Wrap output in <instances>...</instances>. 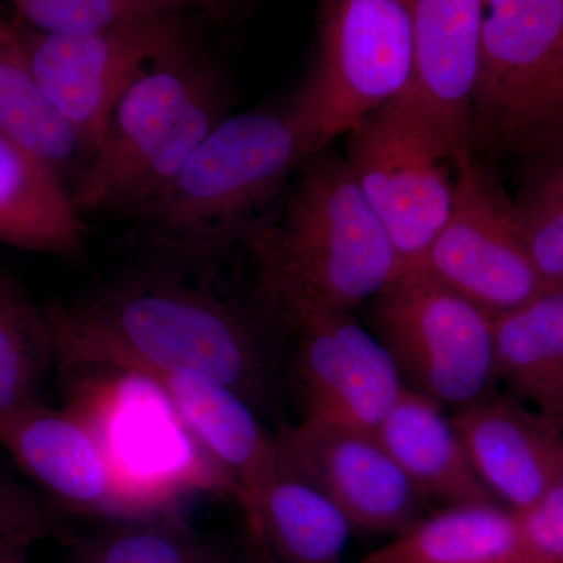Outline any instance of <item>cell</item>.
Here are the masks:
<instances>
[{"label": "cell", "instance_id": "1", "mask_svg": "<svg viewBox=\"0 0 563 563\" xmlns=\"http://www.w3.org/2000/svg\"><path fill=\"white\" fill-rule=\"evenodd\" d=\"M44 312L62 372L187 374L231 388L258 413L276 398V366L257 322L174 276L114 282Z\"/></svg>", "mask_w": 563, "mask_h": 563}, {"label": "cell", "instance_id": "2", "mask_svg": "<svg viewBox=\"0 0 563 563\" xmlns=\"http://www.w3.org/2000/svg\"><path fill=\"white\" fill-rule=\"evenodd\" d=\"M266 306L279 318L301 310L352 313L401 272L379 217L336 155L303 165L284 213L255 242Z\"/></svg>", "mask_w": 563, "mask_h": 563}, {"label": "cell", "instance_id": "3", "mask_svg": "<svg viewBox=\"0 0 563 563\" xmlns=\"http://www.w3.org/2000/svg\"><path fill=\"white\" fill-rule=\"evenodd\" d=\"M221 70L198 40L144 69L111 113L101 146L70 191L77 213H135L228 118Z\"/></svg>", "mask_w": 563, "mask_h": 563}, {"label": "cell", "instance_id": "4", "mask_svg": "<svg viewBox=\"0 0 563 563\" xmlns=\"http://www.w3.org/2000/svg\"><path fill=\"white\" fill-rule=\"evenodd\" d=\"M310 158L287 107L228 117L133 217L163 250L217 257Z\"/></svg>", "mask_w": 563, "mask_h": 563}, {"label": "cell", "instance_id": "5", "mask_svg": "<svg viewBox=\"0 0 563 563\" xmlns=\"http://www.w3.org/2000/svg\"><path fill=\"white\" fill-rule=\"evenodd\" d=\"M473 152L521 162L563 151V0H490Z\"/></svg>", "mask_w": 563, "mask_h": 563}, {"label": "cell", "instance_id": "6", "mask_svg": "<svg viewBox=\"0 0 563 563\" xmlns=\"http://www.w3.org/2000/svg\"><path fill=\"white\" fill-rule=\"evenodd\" d=\"M412 58L409 0L322 2L312 66L287 106L312 157L399 98Z\"/></svg>", "mask_w": 563, "mask_h": 563}, {"label": "cell", "instance_id": "7", "mask_svg": "<svg viewBox=\"0 0 563 563\" xmlns=\"http://www.w3.org/2000/svg\"><path fill=\"white\" fill-rule=\"evenodd\" d=\"M111 374L73 387L68 407L98 435L114 477L146 520L173 517L192 492L236 499L235 485L203 453L151 379Z\"/></svg>", "mask_w": 563, "mask_h": 563}, {"label": "cell", "instance_id": "8", "mask_svg": "<svg viewBox=\"0 0 563 563\" xmlns=\"http://www.w3.org/2000/svg\"><path fill=\"white\" fill-rule=\"evenodd\" d=\"M368 329L410 390L465 409L498 384L493 318L420 268L404 269L368 303Z\"/></svg>", "mask_w": 563, "mask_h": 563}, {"label": "cell", "instance_id": "9", "mask_svg": "<svg viewBox=\"0 0 563 563\" xmlns=\"http://www.w3.org/2000/svg\"><path fill=\"white\" fill-rule=\"evenodd\" d=\"M346 136L343 158L390 235L401 272L417 268L453 210L457 165L398 99Z\"/></svg>", "mask_w": 563, "mask_h": 563}, {"label": "cell", "instance_id": "10", "mask_svg": "<svg viewBox=\"0 0 563 563\" xmlns=\"http://www.w3.org/2000/svg\"><path fill=\"white\" fill-rule=\"evenodd\" d=\"M417 268L492 318L550 291L526 250L512 196L476 155L459 163L453 210Z\"/></svg>", "mask_w": 563, "mask_h": 563}, {"label": "cell", "instance_id": "11", "mask_svg": "<svg viewBox=\"0 0 563 563\" xmlns=\"http://www.w3.org/2000/svg\"><path fill=\"white\" fill-rule=\"evenodd\" d=\"M188 20V14L154 18L77 36L46 35L11 21L41 88L79 133L91 158L133 81L152 63L196 38Z\"/></svg>", "mask_w": 563, "mask_h": 563}, {"label": "cell", "instance_id": "12", "mask_svg": "<svg viewBox=\"0 0 563 563\" xmlns=\"http://www.w3.org/2000/svg\"><path fill=\"white\" fill-rule=\"evenodd\" d=\"M280 320L295 335L301 421L376 433L407 388L379 339L347 312L301 310Z\"/></svg>", "mask_w": 563, "mask_h": 563}, {"label": "cell", "instance_id": "13", "mask_svg": "<svg viewBox=\"0 0 563 563\" xmlns=\"http://www.w3.org/2000/svg\"><path fill=\"white\" fill-rule=\"evenodd\" d=\"M282 473L313 485L366 532H401L421 518L424 498L376 433L299 421L276 435Z\"/></svg>", "mask_w": 563, "mask_h": 563}, {"label": "cell", "instance_id": "14", "mask_svg": "<svg viewBox=\"0 0 563 563\" xmlns=\"http://www.w3.org/2000/svg\"><path fill=\"white\" fill-rule=\"evenodd\" d=\"M413 58L399 102L439 139L455 165L472 157L473 107L487 2L409 0Z\"/></svg>", "mask_w": 563, "mask_h": 563}, {"label": "cell", "instance_id": "15", "mask_svg": "<svg viewBox=\"0 0 563 563\" xmlns=\"http://www.w3.org/2000/svg\"><path fill=\"white\" fill-rule=\"evenodd\" d=\"M0 446L52 506L113 521L146 520L114 477L91 426L70 407L40 401L0 418Z\"/></svg>", "mask_w": 563, "mask_h": 563}, {"label": "cell", "instance_id": "16", "mask_svg": "<svg viewBox=\"0 0 563 563\" xmlns=\"http://www.w3.org/2000/svg\"><path fill=\"white\" fill-rule=\"evenodd\" d=\"M157 385L187 431L235 485L255 537L266 493L280 474L276 439L261 413L231 388L187 374H143Z\"/></svg>", "mask_w": 563, "mask_h": 563}, {"label": "cell", "instance_id": "17", "mask_svg": "<svg viewBox=\"0 0 563 563\" xmlns=\"http://www.w3.org/2000/svg\"><path fill=\"white\" fill-rule=\"evenodd\" d=\"M453 421L481 483L512 512L563 479V432L523 404L490 396L457 410Z\"/></svg>", "mask_w": 563, "mask_h": 563}, {"label": "cell", "instance_id": "18", "mask_svg": "<svg viewBox=\"0 0 563 563\" xmlns=\"http://www.w3.org/2000/svg\"><path fill=\"white\" fill-rule=\"evenodd\" d=\"M376 437L422 498L443 507L498 503L481 483L453 417L428 396L406 388Z\"/></svg>", "mask_w": 563, "mask_h": 563}, {"label": "cell", "instance_id": "19", "mask_svg": "<svg viewBox=\"0 0 563 563\" xmlns=\"http://www.w3.org/2000/svg\"><path fill=\"white\" fill-rule=\"evenodd\" d=\"M352 563H537L517 515L498 503L459 504L418 518Z\"/></svg>", "mask_w": 563, "mask_h": 563}, {"label": "cell", "instance_id": "20", "mask_svg": "<svg viewBox=\"0 0 563 563\" xmlns=\"http://www.w3.org/2000/svg\"><path fill=\"white\" fill-rule=\"evenodd\" d=\"M60 173L0 135V243L77 258L84 228Z\"/></svg>", "mask_w": 563, "mask_h": 563}, {"label": "cell", "instance_id": "21", "mask_svg": "<svg viewBox=\"0 0 563 563\" xmlns=\"http://www.w3.org/2000/svg\"><path fill=\"white\" fill-rule=\"evenodd\" d=\"M493 342L498 383L563 432V291L493 318Z\"/></svg>", "mask_w": 563, "mask_h": 563}, {"label": "cell", "instance_id": "22", "mask_svg": "<svg viewBox=\"0 0 563 563\" xmlns=\"http://www.w3.org/2000/svg\"><path fill=\"white\" fill-rule=\"evenodd\" d=\"M0 135L55 172L87 155L79 133L33 74L20 32L0 14Z\"/></svg>", "mask_w": 563, "mask_h": 563}, {"label": "cell", "instance_id": "23", "mask_svg": "<svg viewBox=\"0 0 563 563\" xmlns=\"http://www.w3.org/2000/svg\"><path fill=\"white\" fill-rule=\"evenodd\" d=\"M352 531L324 493L280 472L263 499L255 539L282 563H344Z\"/></svg>", "mask_w": 563, "mask_h": 563}, {"label": "cell", "instance_id": "24", "mask_svg": "<svg viewBox=\"0 0 563 563\" xmlns=\"http://www.w3.org/2000/svg\"><path fill=\"white\" fill-rule=\"evenodd\" d=\"M54 365L46 312L0 268V418L43 401L41 390Z\"/></svg>", "mask_w": 563, "mask_h": 563}, {"label": "cell", "instance_id": "25", "mask_svg": "<svg viewBox=\"0 0 563 563\" xmlns=\"http://www.w3.org/2000/svg\"><path fill=\"white\" fill-rule=\"evenodd\" d=\"M76 563H239L224 548L173 517L114 521L74 548Z\"/></svg>", "mask_w": 563, "mask_h": 563}, {"label": "cell", "instance_id": "26", "mask_svg": "<svg viewBox=\"0 0 563 563\" xmlns=\"http://www.w3.org/2000/svg\"><path fill=\"white\" fill-rule=\"evenodd\" d=\"M521 163L514 198L521 236L548 290L563 291V151Z\"/></svg>", "mask_w": 563, "mask_h": 563}, {"label": "cell", "instance_id": "27", "mask_svg": "<svg viewBox=\"0 0 563 563\" xmlns=\"http://www.w3.org/2000/svg\"><path fill=\"white\" fill-rule=\"evenodd\" d=\"M198 9V3L180 0H16L13 21L46 35L77 36Z\"/></svg>", "mask_w": 563, "mask_h": 563}, {"label": "cell", "instance_id": "28", "mask_svg": "<svg viewBox=\"0 0 563 563\" xmlns=\"http://www.w3.org/2000/svg\"><path fill=\"white\" fill-rule=\"evenodd\" d=\"M52 504L22 485L0 476V553L29 547L55 528Z\"/></svg>", "mask_w": 563, "mask_h": 563}, {"label": "cell", "instance_id": "29", "mask_svg": "<svg viewBox=\"0 0 563 563\" xmlns=\"http://www.w3.org/2000/svg\"><path fill=\"white\" fill-rule=\"evenodd\" d=\"M537 563H563V479L523 512H515Z\"/></svg>", "mask_w": 563, "mask_h": 563}, {"label": "cell", "instance_id": "30", "mask_svg": "<svg viewBox=\"0 0 563 563\" xmlns=\"http://www.w3.org/2000/svg\"><path fill=\"white\" fill-rule=\"evenodd\" d=\"M29 547L13 548V550L0 553V563H29Z\"/></svg>", "mask_w": 563, "mask_h": 563}]
</instances>
